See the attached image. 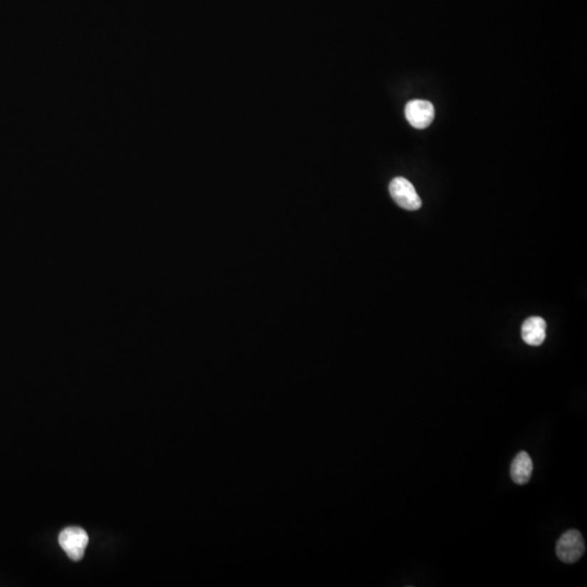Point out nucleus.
Segmentation results:
<instances>
[{
  "mask_svg": "<svg viewBox=\"0 0 587 587\" xmlns=\"http://www.w3.org/2000/svg\"><path fill=\"white\" fill-rule=\"evenodd\" d=\"M390 193L395 202L406 210L415 212L422 206V202L415 192V186L405 177H395L390 182Z\"/></svg>",
  "mask_w": 587,
  "mask_h": 587,
  "instance_id": "obj_2",
  "label": "nucleus"
},
{
  "mask_svg": "<svg viewBox=\"0 0 587 587\" xmlns=\"http://www.w3.org/2000/svg\"><path fill=\"white\" fill-rule=\"evenodd\" d=\"M533 472V462L528 452H521L514 459L510 468L512 481L518 485L526 484Z\"/></svg>",
  "mask_w": 587,
  "mask_h": 587,
  "instance_id": "obj_6",
  "label": "nucleus"
},
{
  "mask_svg": "<svg viewBox=\"0 0 587 587\" xmlns=\"http://www.w3.org/2000/svg\"><path fill=\"white\" fill-rule=\"evenodd\" d=\"M584 553V539L578 530H569L563 533L556 546L557 557L564 563H574L580 560Z\"/></svg>",
  "mask_w": 587,
  "mask_h": 587,
  "instance_id": "obj_1",
  "label": "nucleus"
},
{
  "mask_svg": "<svg viewBox=\"0 0 587 587\" xmlns=\"http://www.w3.org/2000/svg\"><path fill=\"white\" fill-rule=\"evenodd\" d=\"M405 115L415 129H425L433 122L435 109L430 101L415 99L407 103Z\"/></svg>",
  "mask_w": 587,
  "mask_h": 587,
  "instance_id": "obj_4",
  "label": "nucleus"
},
{
  "mask_svg": "<svg viewBox=\"0 0 587 587\" xmlns=\"http://www.w3.org/2000/svg\"><path fill=\"white\" fill-rule=\"evenodd\" d=\"M59 544L70 559L78 561L84 557L88 545V535L83 529L72 526L60 533Z\"/></svg>",
  "mask_w": 587,
  "mask_h": 587,
  "instance_id": "obj_3",
  "label": "nucleus"
},
{
  "mask_svg": "<svg viewBox=\"0 0 587 587\" xmlns=\"http://www.w3.org/2000/svg\"><path fill=\"white\" fill-rule=\"evenodd\" d=\"M546 322L541 318H529L521 328L523 341L530 346H539L546 338Z\"/></svg>",
  "mask_w": 587,
  "mask_h": 587,
  "instance_id": "obj_5",
  "label": "nucleus"
}]
</instances>
